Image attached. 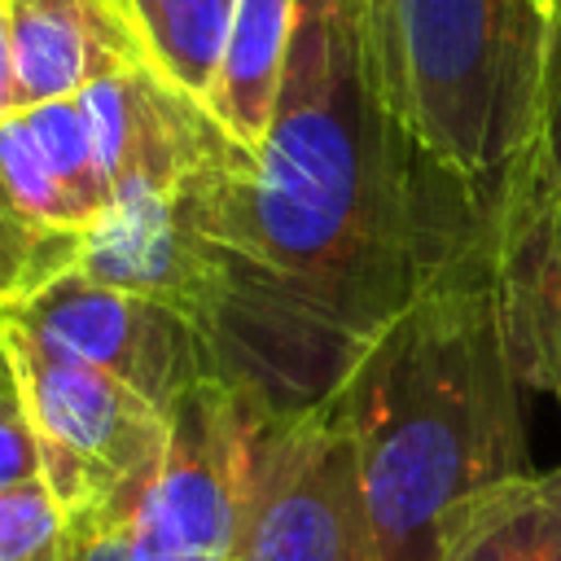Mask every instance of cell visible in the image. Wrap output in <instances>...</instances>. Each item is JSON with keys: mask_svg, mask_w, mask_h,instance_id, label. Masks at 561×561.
<instances>
[{"mask_svg": "<svg viewBox=\"0 0 561 561\" xmlns=\"http://www.w3.org/2000/svg\"><path fill=\"white\" fill-rule=\"evenodd\" d=\"M175 210L215 280L219 377L276 416L329 403L399 311L500 259L495 210L399 123L368 0H298L263 145L206 171Z\"/></svg>", "mask_w": 561, "mask_h": 561, "instance_id": "1", "label": "cell"}, {"mask_svg": "<svg viewBox=\"0 0 561 561\" xmlns=\"http://www.w3.org/2000/svg\"><path fill=\"white\" fill-rule=\"evenodd\" d=\"M0 316L39 342L114 373L162 412H171L193 386L219 377V359L202 324L167 302L92 280L79 267L31 298L0 307Z\"/></svg>", "mask_w": 561, "mask_h": 561, "instance_id": "7", "label": "cell"}, {"mask_svg": "<svg viewBox=\"0 0 561 561\" xmlns=\"http://www.w3.org/2000/svg\"><path fill=\"white\" fill-rule=\"evenodd\" d=\"M237 561H381L337 394L276 421Z\"/></svg>", "mask_w": 561, "mask_h": 561, "instance_id": "6", "label": "cell"}, {"mask_svg": "<svg viewBox=\"0 0 561 561\" xmlns=\"http://www.w3.org/2000/svg\"><path fill=\"white\" fill-rule=\"evenodd\" d=\"M276 421L228 377L193 386L171 408L167 451L131 500L140 561H237Z\"/></svg>", "mask_w": 561, "mask_h": 561, "instance_id": "4", "label": "cell"}, {"mask_svg": "<svg viewBox=\"0 0 561 561\" xmlns=\"http://www.w3.org/2000/svg\"><path fill=\"white\" fill-rule=\"evenodd\" d=\"M149 57L188 92L206 96L228 44L232 0H127Z\"/></svg>", "mask_w": 561, "mask_h": 561, "instance_id": "14", "label": "cell"}, {"mask_svg": "<svg viewBox=\"0 0 561 561\" xmlns=\"http://www.w3.org/2000/svg\"><path fill=\"white\" fill-rule=\"evenodd\" d=\"M79 272L140 298L184 311L210 337L215 320V280L188 237L175 202L167 197H114L110 215L88 232Z\"/></svg>", "mask_w": 561, "mask_h": 561, "instance_id": "10", "label": "cell"}, {"mask_svg": "<svg viewBox=\"0 0 561 561\" xmlns=\"http://www.w3.org/2000/svg\"><path fill=\"white\" fill-rule=\"evenodd\" d=\"M79 101L92 118L114 197L175 202L206 171L245 149L224 131L206 96L175 83L153 57L92 83Z\"/></svg>", "mask_w": 561, "mask_h": 561, "instance_id": "8", "label": "cell"}, {"mask_svg": "<svg viewBox=\"0 0 561 561\" xmlns=\"http://www.w3.org/2000/svg\"><path fill=\"white\" fill-rule=\"evenodd\" d=\"M495 259L399 311L337 390L381 561H438L456 522L495 486L535 473Z\"/></svg>", "mask_w": 561, "mask_h": 561, "instance_id": "2", "label": "cell"}, {"mask_svg": "<svg viewBox=\"0 0 561 561\" xmlns=\"http://www.w3.org/2000/svg\"><path fill=\"white\" fill-rule=\"evenodd\" d=\"M495 289L517 381L561 403V210L500 232Z\"/></svg>", "mask_w": 561, "mask_h": 561, "instance_id": "11", "label": "cell"}, {"mask_svg": "<svg viewBox=\"0 0 561 561\" xmlns=\"http://www.w3.org/2000/svg\"><path fill=\"white\" fill-rule=\"evenodd\" d=\"M136 491H127V495H118L110 504L70 513L66 557L61 561H140L136 535H131V500H136Z\"/></svg>", "mask_w": 561, "mask_h": 561, "instance_id": "18", "label": "cell"}, {"mask_svg": "<svg viewBox=\"0 0 561 561\" xmlns=\"http://www.w3.org/2000/svg\"><path fill=\"white\" fill-rule=\"evenodd\" d=\"M26 114V96L18 83V61H13V35H9V9L0 0V127L9 118Z\"/></svg>", "mask_w": 561, "mask_h": 561, "instance_id": "20", "label": "cell"}, {"mask_svg": "<svg viewBox=\"0 0 561 561\" xmlns=\"http://www.w3.org/2000/svg\"><path fill=\"white\" fill-rule=\"evenodd\" d=\"M13 364H9V342H4V320H0V377L9 373Z\"/></svg>", "mask_w": 561, "mask_h": 561, "instance_id": "22", "label": "cell"}, {"mask_svg": "<svg viewBox=\"0 0 561 561\" xmlns=\"http://www.w3.org/2000/svg\"><path fill=\"white\" fill-rule=\"evenodd\" d=\"M66 526L70 517L44 482L0 491V561H61Z\"/></svg>", "mask_w": 561, "mask_h": 561, "instance_id": "16", "label": "cell"}, {"mask_svg": "<svg viewBox=\"0 0 561 561\" xmlns=\"http://www.w3.org/2000/svg\"><path fill=\"white\" fill-rule=\"evenodd\" d=\"M438 561H561V465L482 495L456 522Z\"/></svg>", "mask_w": 561, "mask_h": 561, "instance_id": "13", "label": "cell"}, {"mask_svg": "<svg viewBox=\"0 0 561 561\" xmlns=\"http://www.w3.org/2000/svg\"><path fill=\"white\" fill-rule=\"evenodd\" d=\"M552 210H561V101L543 110L535 158H530L526 175L517 180V188L504 197L500 232L513 224H526L535 215H552Z\"/></svg>", "mask_w": 561, "mask_h": 561, "instance_id": "17", "label": "cell"}, {"mask_svg": "<svg viewBox=\"0 0 561 561\" xmlns=\"http://www.w3.org/2000/svg\"><path fill=\"white\" fill-rule=\"evenodd\" d=\"M4 342L39 438L44 486L66 517L136 491L158 469L171 438V412L13 320H4Z\"/></svg>", "mask_w": 561, "mask_h": 561, "instance_id": "5", "label": "cell"}, {"mask_svg": "<svg viewBox=\"0 0 561 561\" xmlns=\"http://www.w3.org/2000/svg\"><path fill=\"white\" fill-rule=\"evenodd\" d=\"M26 110L83 96L149 57L127 0H4Z\"/></svg>", "mask_w": 561, "mask_h": 561, "instance_id": "9", "label": "cell"}, {"mask_svg": "<svg viewBox=\"0 0 561 561\" xmlns=\"http://www.w3.org/2000/svg\"><path fill=\"white\" fill-rule=\"evenodd\" d=\"M44 162L53 167V175L61 180L66 197L75 202V210L83 215L88 232L110 215L114 206V184L101 167V149H96V131H92V118L83 110L79 96L70 101H48V105H35L22 114Z\"/></svg>", "mask_w": 561, "mask_h": 561, "instance_id": "15", "label": "cell"}, {"mask_svg": "<svg viewBox=\"0 0 561 561\" xmlns=\"http://www.w3.org/2000/svg\"><path fill=\"white\" fill-rule=\"evenodd\" d=\"M44 482V460H39V438L22 399V386L13 368L0 377V491Z\"/></svg>", "mask_w": 561, "mask_h": 561, "instance_id": "19", "label": "cell"}, {"mask_svg": "<svg viewBox=\"0 0 561 561\" xmlns=\"http://www.w3.org/2000/svg\"><path fill=\"white\" fill-rule=\"evenodd\" d=\"M561 101V0H557V31H552V61H548V96L543 110Z\"/></svg>", "mask_w": 561, "mask_h": 561, "instance_id": "21", "label": "cell"}, {"mask_svg": "<svg viewBox=\"0 0 561 561\" xmlns=\"http://www.w3.org/2000/svg\"><path fill=\"white\" fill-rule=\"evenodd\" d=\"M294 26L298 0H232L228 44L206 92V105L224 123V131L245 149L263 145L267 123L276 114Z\"/></svg>", "mask_w": 561, "mask_h": 561, "instance_id": "12", "label": "cell"}, {"mask_svg": "<svg viewBox=\"0 0 561 561\" xmlns=\"http://www.w3.org/2000/svg\"><path fill=\"white\" fill-rule=\"evenodd\" d=\"M368 31L416 149L500 219L539 145L557 0H368Z\"/></svg>", "mask_w": 561, "mask_h": 561, "instance_id": "3", "label": "cell"}]
</instances>
